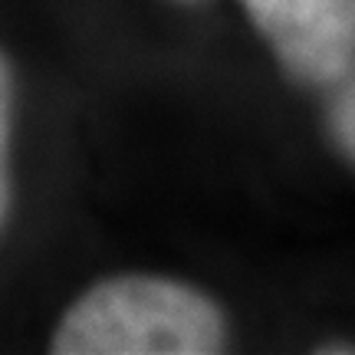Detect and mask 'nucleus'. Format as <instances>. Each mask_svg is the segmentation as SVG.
<instances>
[{
  "mask_svg": "<svg viewBox=\"0 0 355 355\" xmlns=\"http://www.w3.org/2000/svg\"><path fill=\"white\" fill-rule=\"evenodd\" d=\"M227 345L224 309L181 279L122 273L89 286L53 332L56 355H211Z\"/></svg>",
  "mask_w": 355,
  "mask_h": 355,
  "instance_id": "f257e3e1",
  "label": "nucleus"
},
{
  "mask_svg": "<svg viewBox=\"0 0 355 355\" xmlns=\"http://www.w3.org/2000/svg\"><path fill=\"white\" fill-rule=\"evenodd\" d=\"M279 66L306 86H332L355 63V0H241Z\"/></svg>",
  "mask_w": 355,
  "mask_h": 355,
  "instance_id": "f03ea898",
  "label": "nucleus"
},
{
  "mask_svg": "<svg viewBox=\"0 0 355 355\" xmlns=\"http://www.w3.org/2000/svg\"><path fill=\"white\" fill-rule=\"evenodd\" d=\"M13 102H17V83L7 53L0 50V230L10 217L13 178H10V141H13Z\"/></svg>",
  "mask_w": 355,
  "mask_h": 355,
  "instance_id": "7ed1b4c3",
  "label": "nucleus"
},
{
  "mask_svg": "<svg viewBox=\"0 0 355 355\" xmlns=\"http://www.w3.org/2000/svg\"><path fill=\"white\" fill-rule=\"evenodd\" d=\"M329 135L339 145V152L355 165V79L339 89V96L329 109Z\"/></svg>",
  "mask_w": 355,
  "mask_h": 355,
  "instance_id": "20e7f679",
  "label": "nucleus"
}]
</instances>
